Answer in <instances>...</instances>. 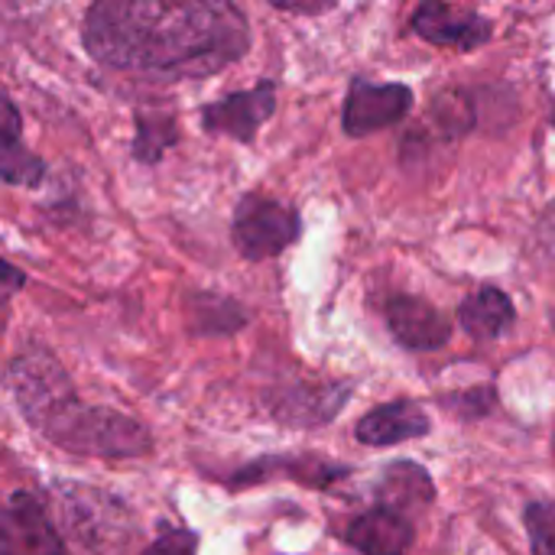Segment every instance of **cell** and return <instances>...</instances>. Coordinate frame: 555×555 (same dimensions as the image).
<instances>
[{
	"mask_svg": "<svg viewBox=\"0 0 555 555\" xmlns=\"http://www.w3.org/2000/svg\"><path fill=\"white\" fill-rule=\"evenodd\" d=\"M81 42L94 62L146 78H205L250 49L234 0H94Z\"/></svg>",
	"mask_w": 555,
	"mask_h": 555,
	"instance_id": "6da1fadb",
	"label": "cell"
},
{
	"mask_svg": "<svg viewBox=\"0 0 555 555\" xmlns=\"http://www.w3.org/2000/svg\"><path fill=\"white\" fill-rule=\"evenodd\" d=\"M7 387H10L20 413L42 436L81 403L75 397V387H72L68 374L62 371V364L42 348H29L20 358H13V364L7 367Z\"/></svg>",
	"mask_w": 555,
	"mask_h": 555,
	"instance_id": "7a4b0ae2",
	"label": "cell"
},
{
	"mask_svg": "<svg viewBox=\"0 0 555 555\" xmlns=\"http://www.w3.org/2000/svg\"><path fill=\"white\" fill-rule=\"evenodd\" d=\"M49 439L75 455H94V459H133L150 452V436L140 423L114 410L85 406V403H78L65 420H59L49 429Z\"/></svg>",
	"mask_w": 555,
	"mask_h": 555,
	"instance_id": "3957f363",
	"label": "cell"
},
{
	"mask_svg": "<svg viewBox=\"0 0 555 555\" xmlns=\"http://www.w3.org/2000/svg\"><path fill=\"white\" fill-rule=\"evenodd\" d=\"M302 231L296 208L270 195H244L234 208L231 234L234 247L247 260H270L283 254Z\"/></svg>",
	"mask_w": 555,
	"mask_h": 555,
	"instance_id": "277c9868",
	"label": "cell"
},
{
	"mask_svg": "<svg viewBox=\"0 0 555 555\" xmlns=\"http://www.w3.org/2000/svg\"><path fill=\"white\" fill-rule=\"evenodd\" d=\"M410 107H413V91L406 85L397 81L377 85L367 78H354L345 98L341 127L348 137H367L374 130L400 124L410 114Z\"/></svg>",
	"mask_w": 555,
	"mask_h": 555,
	"instance_id": "5b68a950",
	"label": "cell"
},
{
	"mask_svg": "<svg viewBox=\"0 0 555 555\" xmlns=\"http://www.w3.org/2000/svg\"><path fill=\"white\" fill-rule=\"evenodd\" d=\"M273 111H276V85L260 81L247 91H234V94L211 101L202 111V127L208 133L231 137L237 143H250L257 137V130L273 117Z\"/></svg>",
	"mask_w": 555,
	"mask_h": 555,
	"instance_id": "8992f818",
	"label": "cell"
},
{
	"mask_svg": "<svg viewBox=\"0 0 555 555\" xmlns=\"http://www.w3.org/2000/svg\"><path fill=\"white\" fill-rule=\"evenodd\" d=\"M413 33L433 46L472 52L491 39V23L472 10L452 7L446 0H423L413 13Z\"/></svg>",
	"mask_w": 555,
	"mask_h": 555,
	"instance_id": "52a82bcc",
	"label": "cell"
},
{
	"mask_svg": "<svg viewBox=\"0 0 555 555\" xmlns=\"http://www.w3.org/2000/svg\"><path fill=\"white\" fill-rule=\"evenodd\" d=\"M0 543L10 555H68L46 511L29 494H13L0 507Z\"/></svg>",
	"mask_w": 555,
	"mask_h": 555,
	"instance_id": "ba28073f",
	"label": "cell"
},
{
	"mask_svg": "<svg viewBox=\"0 0 555 555\" xmlns=\"http://www.w3.org/2000/svg\"><path fill=\"white\" fill-rule=\"evenodd\" d=\"M387 325L393 338L410 351H436L452 338L449 319L416 296H393L387 302Z\"/></svg>",
	"mask_w": 555,
	"mask_h": 555,
	"instance_id": "9c48e42d",
	"label": "cell"
},
{
	"mask_svg": "<svg viewBox=\"0 0 555 555\" xmlns=\"http://www.w3.org/2000/svg\"><path fill=\"white\" fill-rule=\"evenodd\" d=\"M345 540L361 555H410L416 533H413V524L406 514L380 504V507L354 517Z\"/></svg>",
	"mask_w": 555,
	"mask_h": 555,
	"instance_id": "30bf717a",
	"label": "cell"
},
{
	"mask_svg": "<svg viewBox=\"0 0 555 555\" xmlns=\"http://www.w3.org/2000/svg\"><path fill=\"white\" fill-rule=\"evenodd\" d=\"M426 433H429V416L413 400H393L387 406H377L358 423V442L374 446V449L400 446Z\"/></svg>",
	"mask_w": 555,
	"mask_h": 555,
	"instance_id": "8fae6325",
	"label": "cell"
},
{
	"mask_svg": "<svg viewBox=\"0 0 555 555\" xmlns=\"http://www.w3.org/2000/svg\"><path fill=\"white\" fill-rule=\"evenodd\" d=\"M517 312L507 293H501L498 286H485L478 293H472L462 309H459V322L462 328L478 338V341H494L501 338L511 325H514Z\"/></svg>",
	"mask_w": 555,
	"mask_h": 555,
	"instance_id": "7c38bea8",
	"label": "cell"
},
{
	"mask_svg": "<svg viewBox=\"0 0 555 555\" xmlns=\"http://www.w3.org/2000/svg\"><path fill=\"white\" fill-rule=\"evenodd\" d=\"M384 504L393 511H410V507H426L433 504V481L420 465H393L384 475Z\"/></svg>",
	"mask_w": 555,
	"mask_h": 555,
	"instance_id": "4fadbf2b",
	"label": "cell"
},
{
	"mask_svg": "<svg viewBox=\"0 0 555 555\" xmlns=\"http://www.w3.org/2000/svg\"><path fill=\"white\" fill-rule=\"evenodd\" d=\"M179 140V130L172 124V117H163V114H140L137 117V137H133V156L140 163H159L163 153Z\"/></svg>",
	"mask_w": 555,
	"mask_h": 555,
	"instance_id": "5bb4252c",
	"label": "cell"
},
{
	"mask_svg": "<svg viewBox=\"0 0 555 555\" xmlns=\"http://www.w3.org/2000/svg\"><path fill=\"white\" fill-rule=\"evenodd\" d=\"M46 176V163L23 140H0V179L7 185H36Z\"/></svg>",
	"mask_w": 555,
	"mask_h": 555,
	"instance_id": "9a60e30c",
	"label": "cell"
},
{
	"mask_svg": "<svg viewBox=\"0 0 555 555\" xmlns=\"http://www.w3.org/2000/svg\"><path fill=\"white\" fill-rule=\"evenodd\" d=\"M527 533L533 555H555V507L537 501L527 507Z\"/></svg>",
	"mask_w": 555,
	"mask_h": 555,
	"instance_id": "2e32d148",
	"label": "cell"
},
{
	"mask_svg": "<svg viewBox=\"0 0 555 555\" xmlns=\"http://www.w3.org/2000/svg\"><path fill=\"white\" fill-rule=\"evenodd\" d=\"M198 543H195V537L192 533H185V530H172V533H166V537H159L150 550L143 555H198Z\"/></svg>",
	"mask_w": 555,
	"mask_h": 555,
	"instance_id": "e0dca14e",
	"label": "cell"
},
{
	"mask_svg": "<svg viewBox=\"0 0 555 555\" xmlns=\"http://www.w3.org/2000/svg\"><path fill=\"white\" fill-rule=\"evenodd\" d=\"M0 140H23V114L3 88H0Z\"/></svg>",
	"mask_w": 555,
	"mask_h": 555,
	"instance_id": "ac0fdd59",
	"label": "cell"
},
{
	"mask_svg": "<svg viewBox=\"0 0 555 555\" xmlns=\"http://www.w3.org/2000/svg\"><path fill=\"white\" fill-rule=\"evenodd\" d=\"M280 10H293V13H325L332 10L338 0H270Z\"/></svg>",
	"mask_w": 555,
	"mask_h": 555,
	"instance_id": "d6986e66",
	"label": "cell"
},
{
	"mask_svg": "<svg viewBox=\"0 0 555 555\" xmlns=\"http://www.w3.org/2000/svg\"><path fill=\"white\" fill-rule=\"evenodd\" d=\"M26 283V276L16 270V267H10L7 260H0V286H7V289H20Z\"/></svg>",
	"mask_w": 555,
	"mask_h": 555,
	"instance_id": "ffe728a7",
	"label": "cell"
},
{
	"mask_svg": "<svg viewBox=\"0 0 555 555\" xmlns=\"http://www.w3.org/2000/svg\"><path fill=\"white\" fill-rule=\"evenodd\" d=\"M0 555H10V553H7V546H3V543H0Z\"/></svg>",
	"mask_w": 555,
	"mask_h": 555,
	"instance_id": "44dd1931",
	"label": "cell"
}]
</instances>
